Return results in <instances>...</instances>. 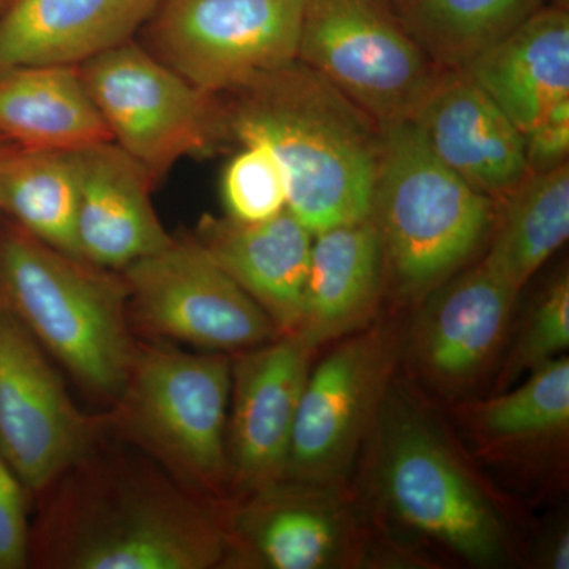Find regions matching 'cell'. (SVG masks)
Segmentation results:
<instances>
[{"label":"cell","instance_id":"obj_21","mask_svg":"<svg viewBox=\"0 0 569 569\" xmlns=\"http://www.w3.org/2000/svg\"><path fill=\"white\" fill-rule=\"evenodd\" d=\"M463 70L520 132H529L546 112L569 99L567 11L529 14Z\"/></svg>","mask_w":569,"mask_h":569},{"label":"cell","instance_id":"obj_12","mask_svg":"<svg viewBox=\"0 0 569 569\" xmlns=\"http://www.w3.org/2000/svg\"><path fill=\"white\" fill-rule=\"evenodd\" d=\"M400 355L395 326H366L307 377L284 479L339 486L376 429Z\"/></svg>","mask_w":569,"mask_h":569},{"label":"cell","instance_id":"obj_25","mask_svg":"<svg viewBox=\"0 0 569 569\" xmlns=\"http://www.w3.org/2000/svg\"><path fill=\"white\" fill-rule=\"evenodd\" d=\"M537 0H397V20L430 61L463 69L533 13Z\"/></svg>","mask_w":569,"mask_h":569},{"label":"cell","instance_id":"obj_10","mask_svg":"<svg viewBox=\"0 0 569 569\" xmlns=\"http://www.w3.org/2000/svg\"><path fill=\"white\" fill-rule=\"evenodd\" d=\"M134 336L236 355L282 335L271 317L212 260L194 236L121 271Z\"/></svg>","mask_w":569,"mask_h":569},{"label":"cell","instance_id":"obj_3","mask_svg":"<svg viewBox=\"0 0 569 569\" xmlns=\"http://www.w3.org/2000/svg\"><path fill=\"white\" fill-rule=\"evenodd\" d=\"M0 295L82 391L116 402L138 340L121 272L44 244L0 216Z\"/></svg>","mask_w":569,"mask_h":569},{"label":"cell","instance_id":"obj_29","mask_svg":"<svg viewBox=\"0 0 569 569\" xmlns=\"http://www.w3.org/2000/svg\"><path fill=\"white\" fill-rule=\"evenodd\" d=\"M31 505L28 490L0 449V569L29 568Z\"/></svg>","mask_w":569,"mask_h":569},{"label":"cell","instance_id":"obj_6","mask_svg":"<svg viewBox=\"0 0 569 569\" xmlns=\"http://www.w3.org/2000/svg\"><path fill=\"white\" fill-rule=\"evenodd\" d=\"M376 427L378 486L396 518L468 563H500V519L436 427L389 396Z\"/></svg>","mask_w":569,"mask_h":569},{"label":"cell","instance_id":"obj_4","mask_svg":"<svg viewBox=\"0 0 569 569\" xmlns=\"http://www.w3.org/2000/svg\"><path fill=\"white\" fill-rule=\"evenodd\" d=\"M231 355L192 353L138 337L129 377L107 411L112 436L187 489L220 503L228 493Z\"/></svg>","mask_w":569,"mask_h":569},{"label":"cell","instance_id":"obj_9","mask_svg":"<svg viewBox=\"0 0 569 569\" xmlns=\"http://www.w3.org/2000/svg\"><path fill=\"white\" fill-rule=\"evenodd\" d=\"M305 0H162L146 48L219 96L298 61Z\"/></svg>","mask_w":569,"mask_h":569},{"label":"cell","instance_id":"obj_13","mask_svg":"<svg viewBox=\"0 0 569 569\" xmlns=\"http://www.w3.org/2000/svg\"><path fill=\"white\" fill-rule=\"evenodd\" d=\"M316 351L291 332L231 355L227 478L233 503L283 479Z\"/></svg>","mask_w":569,"mask_h":569},{"label":"cell","instance_id":"obj_28","mask_svg":"<svg viewBox=\"0 0 569 569\" xmlns=\"http://www.w3.org/2000/svg\"><path fill=\"white\" fill-rule=\"evenodd\" d=\"M568 347L569 279L565 271L542 290L531 306L498 378V391L507 388L520 373L531 372L550 359L559 358Z\"/></svg>","mask_w":569,"mask_h":569},{"label":"cell","instance_id":"obj_5","mask_svg":"<svg viewBox=\"0 0 569 569\" xmlns=\"http://www.w3.org/2000/svg\"><path fill=\"white\" fill-rule=\"evenodd\" d=\"M380 162L370 219L399 291L429 295L486 241L496 200L430 151L411 121L380 127Z\"/></svg>","mask_w":569,"mask_h":569},{"label":"cell","instance_id":"obj_20","mask_svg":"<svg viewBox=\"0 0 569 569\" xmlns=\"http://www.w3.org/2000/svg\"><path fill=\"white\" fill-rule=\"evenodd\" d=\"M385 266L383 244L370 217L313 234L295 335L318 350L365 329L376 313Z\"/></svg>","mask_w":569,"mask_h":569},{"label":"cell","instance_id":"obj_14","mask_svg":"<svg viewBox=\"0 0 569 569\" xmlns=\"http://www.w3.org/2000/svg\"><path fill=\"white\" fill-rule=\"evenodd\" d=\"M336 488L283 478L231 503L223 568L326 569L353 563L361 538Z\"/></svg>","mask_w":569,"mask_h":569},{"label":"cell","instance_id":"obj_18","mask_svg":"<svg viewBox=\"0 0 569 569\" xmlns=\"http://www.w3.org/2000/svg\"><path fill=\"white\" fill-rule=\"evenodd\" d=\"M162 0H11L0 14V73L80 67L133 40Z\"/></svg>","mask_w":569,"mask_h":569},{"label":"cell","instance_id":"obj_24","mask_svg":"<svg viewBox=\"0 0 569 569\" xmlns=\"http://www.w3.org/2000/svg\"><path fill=\"white\" fill-rule=\"evenodd\" d=\"M78 167L74 151L14 144L0 170V211L33 238L78 254ZM81 258V257H80Z\"/></svg>","mask_w":569,"mask_h":569},{"label":"cell","instance_id":"obj_33","mask_svg":"<svg viewBox=\"0 0 569 569\" xmlns=\"http://www.w3.org/2000/svg\"><path fill=\"white\" fill-rule=\"evenodd\" d=\"M11 3V0H0V14L3 13V11L7 10V7H9Z\"/></svg>","mask_w":569,"mask_h":569},{"label":"cell","instance_id":"obj_22","mask_svg":"<svg viewBox=\"0 0 569 569\" xmlns=\"http://www.w3.org/2000/svg\"><path fill=\"white\" fill-rule=\"evenodd\" d=\"M0 137L40 151H81L111 141L80 67L71 66L0 73Z\"/></svg>","mask_w":569,"mask_h":569},{"label":"cell","instance_id":"obj_32","mask_svg":"<svg viewBox=\"0 0 569 569\" xmlns=\"http://www.w3.org/2000/svg\"><path fill=\"white\" fill-rule=\"evenodd\" d=\"M13 142L7 141L6 138L0 137V170H2L3 160L9 156L10 149L13 148ZM2 216V211H0Z\"/></svg>","mask_w":569,"mask_h":569},{"label":"cell","instance_id":"obj_19","mask_svg":"<svg viewBox=\"0 0 569 569\" xmlns=\"http://www.w3.org/2000/svg\"><path fill=\"white\" fill-rule=\"evenodd\" d=\"M194 238L282 335L301 320L313 233L290 209L257 223L204 216Z\"/></svg>","mask_w":569,"mask_h":569},{"label":"cell","instance_id":"obj_16","mask_svg":"<svg viewBox=\"0 0 569 569\" xmlns=\"http://www.w3.org/2000/svg\"><path fill=\"white\" fill-rule=\"evenodd\" d=\"M516 299L482 261L438 284L410 336L419 373L443 392L475 385L500 350Z\"/></svg>","mask_w":569,"mask_h":569},{"label":"cell","instance_id":"obj_27","mask_svg":"<svg viewBox=\"0 0 569 569\" xmlns=\"http://www.w3.org/2000/svg\"><path fill=\"white\" fill-rule=\"evenodd\" d=\"M242 146L223 171L224 211L236 222H263L288 208L287 178L268 146Z\"/></svg>","mask_w":569,"mask_h":569},{"label":"cell","instance_id":"obj_1","mask_svg":"<svg viewBox=\"0 0 569 569\" xmlns=\"http://www.w3.org/2000/svg\"><path fill=\"white\" fill-rule=\"evenodd\" d=\"M29 568H223L231 503L209 500L118 437L44 490Z\"/></svg>","mask_w":569,"mask_h":569},{"label":"cell","instance_id":"obj_23","mask_svg":"<svg viewBox=\"0 0 569 569\" xmlns=\"http://www.w3.org/2000/svg\"><path fill=\"white\" fill-rule=\"evenodd\" d=\"M500 222L482 263L519 296L569 236V168L559 164L529 173L508 194Z\"/></svg>","mask_w":569,"mask_h":569},{"label":"cell","instance_id":"obj_7","mask_svg":"<svg viewBox=\"0 0 569 569\" xmlns=\"http://www.w3.org/2000/svg\"><path fill=\"white\" fill-rule=\"evenodd\" d=\"M80 71L111 141L153 182L183 159L211 156L230 138L217 96L194 88L134 40L82 63Z\"/></svg>","mask_w":569,"mask_h":569},{"label":"cell","instance_id":"obj_17","mask_svg":"<svg viewBox=\"0 0 569 569\" xmlns=\"http://www.w3.org/2000/svg\"><path fill=\"white\" fill-rule=\"evenodd\" d=\"M78 167V254L89 263L121 272L171 244L151 192L148 171L116 142L74 151Z\"/></svg>","mask_w":569,"mask_h":569},{"label":"cell","instance_id":"obj_26","mask_svg":"<svg viewBox=\"0 0 569 569\" xmlns=\"http://www.w3.org/2000/svg\"><path fill=\"white\" fill-rule=\"evenodd\" d=\"M466 411L475 436L492 447H527L567 437V356L531 370L529 380L515 391L470 403Z\"/></svg>","mask_w":569,"mask_h":569},{"label":"cell","instance_id":"obj_8","mask_svg":"<svg viewBox=\"0 0 569 569\" xmlns=\"http://www.w3.org/2000/svg\"><path fill=\"white\" fill-rule=\"evenodd\" d=\"M298 61L378 127L410 121L438 74L380 0H305Z\"/></svg>","mask_w":569,"mask_h":569},{"label":"cell","instance_id":"obj_31","mask_svg":"<svg viewBox=\"0 0 569 569\" xmlns=\"http://www.w3.org/2000/svg\"><path fill=\"white\" fill-rule=\"evenodd\" d=\"M539 563L550 569L569 568V535L567 529H559L550 533L541 548Z\"/></svg>","mask_w":569,"mask_h":569},{"label":"cell","instance_id":"obj_15","mask_svg":"<svg viewBox=\"0 0 569 569\" xmlns=\"http://www.w3.org/2000/svg\"><path fill=\"white\" fill-rule=\"evenodd\" d=\"M410 121L440 162L493 200L529 176L526 137L463 69L438 73Z\"/></svg>","mask_w":569,"mask_h":569},{"label":"cell","instance_id":"obj_11","mask_svg":"<svg viewBox=\"0 0 569 569\" xmlns=\"http://www.w3.org/2000/svg\"><path fill=\"white\" fill-rule=\"evenodd\" d=\"M110 436L107 411L77 406L51 356L0 295V449L32 503Z\"/></svg>","mask_w":569,"mask_h":569},{"label":"cell","instance_id":"obj_2","mask_svg":"<svg viewBox=\"0 0 569 569\" xmlns=\"http://www.w3.org/2000/svg\"><path fill=\"white\" fill-rule=\"evenodd\" d=\"M227 93L230 138L271 149L288 209L313 234L369 219L381 137L366 112L299 61Z\"/></svg>","mask_w":569,"mask_h":569},{"label":"cell","instance_id":"obj_30","mask_svg":"<svg viewBox=\"0 0 569 569\" xmlns=\"http://www.w3.org/2000/svg\"><path fill=\"white\" fill-rule=\"evenodd\" d=\"M529 173L552 170L567 163L569 152V99L546 112L523 133Z\"/></svg>","mask_w":569,"mask_h":569}]
</instances>
